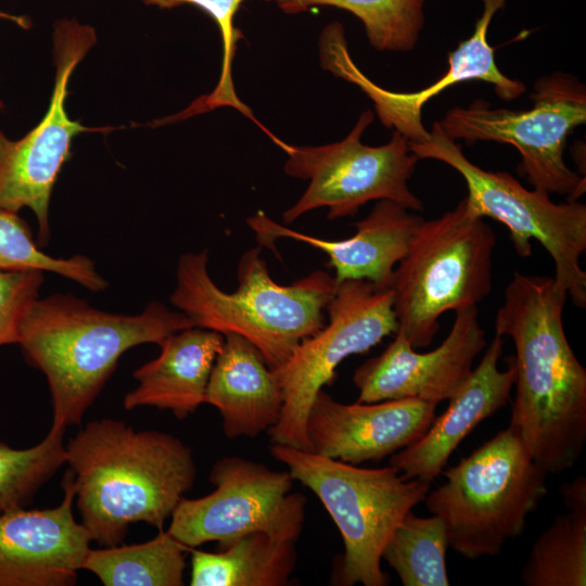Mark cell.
Instances as JSON below:
<instances>
[{"mask_svg":"<svg viewBox=\"0 0 586 586\" xmlns=\"http://www.w3.org/2000/svg\"><path fill=\"white\" fill-rule=\"evenodd\" d=\"M566 298L553 277L515 271L495 318V333L515 348L510 425L553 474L570 470L586 443V370L565 335Z\"/></svg>","mask_w":586,"mask_h":586,"instance_id":"6da1fadb","label":"cell"},{"mask_svg":"<svg viewBox=\"0 0 586 586\" xmlns=\"http://www.w3.org/2000/svg\"><path fill=\"white\" fill-rule=\"evenodd\" d=\"M80 523L101 547L120 545L130 524L162 530L196 476L191 449L124 421L88 422L65 445Z\"/></svg>","mask_w":586,"mask_h":586,"instance_id":"7a4b0ae2","label":"cell"},{"mask_svg":"<svg viewBox=\"0 0 586 586\" xmlns=\"http://www.w3.org/2000/svg\"><path fill=\"white\" fill-rule=\"evenodd\" d=\"M194 327L180 310L153 301L136 315L105 311L72 294L37 297L26 310L17 345L43 373L51 394L52 425H79L122 355Z\"/></svg>","mask_w":586,"mask_h":586,"instance_id":"3957f363","label":"cell"},{"mask_svg":"<svg viewBox=\"0 0 586 586\" xmlns=\"http://www.w3.org/2000/svg\"><path fill=\"white\" fill-rule=\"evenodd\" d=\"M207 263V249L180 256L171 304L194 327L245 337L271 369L324 326L323 310L337 284L327 271L315 270L282 285L272 280L260 247H253L239 260L237 290L225 292L211 278Z\"/></svg>","mask_w":586,"mask_h":586,"instance_id":"277c9868","label":"cell"},{"mask_svg":"<svg viewBox=\"0 0 586 586\" xmlns=\"http://www.w3.org/2000/svg\"><path fill=\"white\" fill-rule=\"evenodd\" d=\"M442 473L446 482L423 500L442 519L448 547L471 560L500 555L547 494L548 473L510 424Z\"/></svg>","mask_w":586,"mask_h":586,"instance_id":"5b68a950","label":"cell"},{"mask_svg":"<svg viewBox=\"0 0 586 586\" xmlns=\"http://www.w3.org/2000/svg\"><path fill=\"white\" fill-rule=\"evenodd\" d=\"M495 245L492 227L470 212L464 198L440 217L423 219L390 285L395 335L413 348L429 346L443 314L477 306L492 289Z\"/></svg>","mask_w":586,"mask_h":586,"instance_id":"8992f818","label":"cell"},{"mask_svg":"<svg viewBox=\"0 0 586 586\" xmlns=\"http://www.w3.org/2000/svg\"><path fill=\"white\" fill-rule=\"evenodd\" d=\"M270 453L320 499L342 535L344 552L333 582L387 585L381 569L383 549L404 517L425 498L431 483L406 480L392 466L358 468L286 445L272 444Z\"/></svg>","mask_w":586,"mask_h":586,"instance_id":"52a82bcc","label":"cell"},{"mask_svg":"<svg viewBox=\"0 0 586 586\" xmlns=\"http://www.w3.org/2000/svg\"><path fill=\"white\" fill-rule=\"evenodd\" d=\"M409 142V141H408ZM418 160L441 161L463 178L470 212L505 225L515 252L523 258L532 254V240L538 241L552 258L553 279L566 291L572 303L586 308V272L581 257L586 251V205L577 201L553 203L549 194L524 188L505 171H489L469 161L455 140L434 123L425 142H409Z\"/></svg>","mask_w":586,"mask_h":586,"instance_id":"ba28073f","label":"cell"},{"mask_svg":"<svg viewBox=\"0 0 586 586\" xmlns=\"http://www.w3.org/2000/svg\"><path fill=\"white\" fill-rule=\"evenodd\" d=\"M532 99L534 106L522 111L492 109L476 100L451 109L437 123L451 140L515 146L521 156L518 173L533 189L576 201L585 192V178L565 164L563 154L569 135L586 123L585 85L572 74L552 73L536 81Z\"/></svg>","mask_w":586,"mask_h":586,"instance_id":"9c48e42d","label":"cell"},{"mask_svg":"<svg viewBox=\"0 0 586 586\" xmlns=\"http://www.w3.org/2000/svg\"><path fill=\"white\" fill-rule=\"evenodd\" d=\"M373 118L371 110L365 111L343 140L330 144L298 146L276 142L288 156L284 173L309 182L296 203L282 214L285 224L320 207L329 209V219L352 216L374 200H391L413 212L423 209L408 186L419 160L410 151L407 138L394 130L383 145L361 142Z\"/></svg>","mask_w":586,"mask_h":586,"instance_id":"30bf717a","label":"cell"},{"mask_svg":"<svg viewBox=\"0 0 586 586\" xmlns=\"http://www.w3.org/2000/svg\"><path fill=\"white\" fill-rule=\"evenodd\" d=\"M326 310L328 324L272 369L283 394L281 417L268 431L272 444L310 450L306 422L317 393L345 358L367 353L397 330L392 291L366 280L337 282Z\"/></svg>","mask_w":586,"mask_h":586,"instance_id":"8fae6325","label":"cell"},{"mask_svg":"<svg viewBox=\"0 0 586 586\" xmlns=\"http://www.w3.org/2000/svg\"><path fill=\"white\" fill-rule=\"evenodd\" d=\"M215 489L200 498H182L167 532L189 550L209 542L218 547L255 532L296 542L305 522L306 497L292 493L289 471L229 456L212 467Z\"/></svg>","mask_w":586,"mask_h":586,"instance_id":"7c38bea8","label":"cell"},{"mask_svg":"<svg viewBox=\"0 0 586 586\" xmlns=\"http://www.w3.org/2000/svg\"><path fill=\"white\" fill-rule=\"evenodd\" d=\"M95 41L91 26L76 20L58 21L53 31L55 79L43 118L16 141L0 131V208L13 213L30 208L38 222L39 246L50 240L51 192L72 140L92 130L69 118L65 100L72 73Z\"/></svg>","mask_w":586,"mask_h":586,"instance_id":"4fadbf2b","label":"cell"},{"mask_svg":"<svg viewBox=\"0 0 586 586\" xmlns=\"http://www.w3.org/2000/svg\"><path fill=\"white\" fill-rule=\"evenodd\" d=\"M506 1L482 0L483 12L476 20L472 36L449 52L447 73L421 90L391 91L368 78L352 59L344 27L337 21L329 23L319 37L320 66L357 86L373 102L375 113L386 128H394L409 142H425L430 131L423 126L422 109L446 88L463 81L482 80L491 84L498 97L506 101L514 100L525 91L522 81L511 79L499 71L494 49L487 41L491 22Z\"/></svg>","mask_w":586,"mask_h":586,"instance_id":"5bb4252c","label":"cell"},{"mask_svg":"<svg viewBox=\"0 0 586 586\" xmlns=\"http://www.w3.org/2000/svg\"><path fill=\"white\" fill-rule=\"evenodd\" d=\"M455 314L448 335L435 349L418 353L408 341L395 335L380 355L361 364L353 374L359 391L357 403L415 398L437 405L451 398L487 346L477 307Z\"/></svg>","mask_w":586,"mask_h":586,"instance_id":"9a60e30c","label":"cell"},{"mask_svg":"<svg viewBox=\"0 0 586 586\" xmlns=\"http://www.w3.org/2000/svg\"><path fill=\"white\" fill-rule=\"evenodd\" d=\"M54 508H17L0 514V586H71L90 549L87 530L74 518L69 470Z\"/></svg>","mask_w":586,"mask_h":586,"instance_id":"2e32d148","label":"cell"},{"mask_svg":"<svg viewBox=\"0 0 586 586\" xmlns=\"http://www.w3.org/2000/svg\"><path fill=\"white\" fill-rule=\"evenodd\" d=\"M435 410L415 398L342 404L320 390L306 422L310 451L352 464L380 461L417 442Z\"/></svg>","mask_w":586,"mask_h":586,"instance_id":"e0dca14e","label":"cell"},{"mask_svg":"<svg viewBox=\"0 0 586 586\" xmlns=\"http://www.w3.org/2000/svg\"><path fill=\"white\" fill-rule=\"evenodd\" d=\"M423 218L404 205L379 200L364 219L354 222L356 233L344 240H324L273 221L263 212L247 219L258 242L271 246L277 239H293L311 245L329 257L336 282L366 280L390 289L397 264L408 252Z\"/></svg>","mask_w":586,"mask_h":586,"instance_id":"ac0fdd59","label":"cell"},{"mask_svg":"<svg viewBox=\"0 0 586 586\" xmlns=\"http://www.w3.org/2000/svg\"><path fill=\"white\" fill-rule=\"evenodd\" d=\"M485 348L477 367L448 399L444 413L433 420L417 442L391 456L390 466L397 469L404 479L432 483L461 441L510 400L515 365L512 358L507 370L498 369L504 336L495 333Z\"/></svg>","mask_w":586,"mask_h":586,"instance_id":"d6986e66","label":"cell"},{"mask_svg":"<svg viewBox=\"0 0 586 586\" xmlns=\"http://www.w3.org/2000/svg\"><path fill=\"white\" fill-rule=\"evenodd\" d=\"M205 403L219 411L228 438L256 437L278 423L283 394L259 351L245 337L227 333L209 375Z\"/></svg>","mask_w":586,"mask_h":586,"instance_id":"ffe728a7","label":"cell"},{"mask_svg":"<svg viewBox=\"0 0 586 586\" xmlns=\"http://www.w3.org/2000/svg\"><path fill=\"white\" fill-rule=\"evenodd\" d=\"M224 335L192 327L166 337L160 355L133 372L136 388L123 400L126 410L155 407L186 419L205 403V393Z\"/></svg>","mask_w":586,"mask_h":586,"instance_id":"44dd1931","label":"cell"},{"mask_svg":"<svg viewBox=\"0 0 586 586\" xmlns=\"http://www.w3.org/2000/svg\"><path fill=\"white\" fill-rule=\"evenodd\" d=\"M191 551V586H283L296 564L295 542L255 532L218 547Z\"/></svg>","mask_w":586,"mask_h":586,"instance_id":"7402d4cb","label":"cell"},{"mask_svg":"<svg viewBox=\"0 0 586 586\" xmlns=\"http://www.w3.org/2000/svg\"><path fill=\"white\" fill-rule=\"evenodd\" d=\"M188 551L162 528L141 544L90 547L81 569L105 586H181Z\"/></svg>","mask_w":586,"mask_h":586,"instance_id":"603a6c76","label":"cell"},{"mask_svg":"<svg viewBox=\"0 0 586 586\" xmlns=\"http://www.w3.org/2000/svg\"><path fill=\"white\" fill-rule=\"evenodd\" d=\"M568 510L534 542L521 571L526 586L586 585V508Z\"/></svg>","mask_w":586,"mask_h":586,"instance_id":"cb8c5ba5","label":"cell"},{"mask_svg":"<svg viewBox=\"0 0 586 586\" xmlns=\"http://www.w3.org/2000/svg\"><path fill=\"white\" fill-rule=\"evenodd\" d=\"M447 533L442 519L420 518L409 511L386 543L382 559L404 586H448Z\"/></svg>","mask_w":586,"mask_h":586,"instance_id":"d4e9b609","label":"cell"},{"mask_svg":"<svg viewBox=\"0 0 586 586\" xmlns=\"http://www.w3.org/2000/svg\"><path fill=\"white\" fill-rule=\"evenodd\" d=\"M285 14L335 7L357 16L370 44L379 51H409L424 26L425 0H273Z\"/></svg>","mask_w":586,"mask_h":586,"instance_id":"484cf974","label":"cell"},{"mask_svg":"<svg viewBox=\"0 0 586 586\" xmlns=\"http://www.w3.org/2000/svg\"><path fill=\"white\" fill-rule=\"evenodd\" d=\"M64 431L50 428L41 442L28 448L0 441V514L26 507L65 463Z\"/></svg>","mask_w":586,"mask_h":586,"instance_id":"4316f807","label":"cell"},{"mask_svg":"<svg viewBox=\"0 0 586 586\" xmlns=\"http://www.w3.org/2000/svg\"><path fill=\"white\" fill-rule=\"evenodd\" d=\"M38 269L71 279L92 292H101L109 282L85 255L68 258L46 254L18 213L0 208V271Z\"/></svg>","mask_w":586,"mask_h":586,"instance_id":"83f0119b","label":"cell"},{"mask_svg":"<svg viewBox=\"0 0 586 586\" xmlns=\"http://www.w3.org/2000/svg\"><path fill=\"white\" fill-rule=\"evenodd\" d=\"M146 5L160 9H173L183 4H191L207 13L217 24L222 41V63L220 76L215 89L194 101L187 110L180 113L181 117H189L211 110L228 106L235 109L255 123L251 110L237 95L232 80V62L235 54L237 42L242 37L234 26V16L245 0H141Z\"/></svg>","mask_w":586,"mask_h":586,"instance_id":"f1b7e54d","label":"cell"},{"mask_svg":"<svg viewBox=\"0 0 586 586\" xmlns=\"http://www.w3.org/2000/svg\"><path fill=\"white\" fill-rule=\"evenodd\" d=\"M44 271H0V347L17 344L20 327L29 305L39 297Z\"/></svg>","mask_w":586,"mask_h":586,"instance_id":"f546056e","label":"cell"},{"mask_svg":"<svg viewBox=\"0 0 586 586\" xmlns=\"http://www.w3.org/2000/svg\"><path fill=\"white\" fill-rule=\"evenodd\" d=\"M560 493L568 509L586 508L585 476H577L574 481L563 484Z\"/></svg>","mask_w":586,"mask_h":586,"instance_id":"4dcf8cb0","label":"cell"},{"mask_svg":"<svg viewBox=\"0 0 586 586\" xmlns=\"http://www.w3.org/2000/svg\"><path fill=\"white\" fill-rule=\"evenodd\" d=\"M0 106H1V103H0Z\"/></svg>","mask_w":586,"mask_h":586,"instance_id":"1f68e13d","label":"cell"}]
</instances>
